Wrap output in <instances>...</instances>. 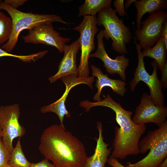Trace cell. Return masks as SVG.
<instances>
[{
  "mask_svg": "<svg viewBox=\"0 0 167 167\" xmlns=\"http://www.w3.org/2000/svg\"><path fill=\"white\" fill-rule=\"evenodd\" d=\"M167 107L164 105L159 106L155 104L149 95L146 93L142 96L139 105L136 107L132 119L137 125L152 122L159 126L166 121Z\"/></svg>",
  "mask_w": 167,
  "mask_h": 167,
  "instance_id": "7c38bea8",
  "label": "cell"
},
{
  "mask_svg": "<svg viewBox=\"0 0 167 167\" xmlns=\"http://www.w3.org/2000/svg\"></svg>",
  "mask_w": 167,
  "mask_h": 167,
  "instance_id": "e575fe53",
  "label": "cell"
},
{
  "mask_svg": "<svg viewBox=\"0 0 167 167\" xmlns=\"http://www.w3.org/2000/svg\"><path fill=\"white\" fill-rule=\"evenodd\" d=\"M167 50L163 37L161 36L152 47L143 49L141 51L142 56L150 57L154 59L157 63L158 68L162 73L167 62Z\"/></svg>",
  "mask_w": 167,
  "mask_h": 167,
  "instance_id": "ac0fdd59",
  "label": "cell"
},
{
  "mask_svg": "<svg viewBox=\"0 0 167 167\" xmlns=\"http://www.w3.org/2000/svg\"><path fill=\"white\" fill-rule=\"evenodd\" d=\"M81 105L86 112L89 111L93 107L101 106L110 108L115 112L116 121L119 127H114L112 156L123 159L127 156H136L140 153L138 144L146 126L145 124L137 125L133 122L131 118L132 111L124 109L109 94L101 101L92 102L84 100Z\"/></svg>",
  "mask_w": 167,
  "mask_h": 167,
  "instance_id": "7a4b0ae2",
  "label": "cell"
},
{
  "mask_svg": "<svg viewBox=\"0 0 167 167\" xmlns=\"http://www.w3.org/2000/svg\"><path fill=\"white\" fill-rule=\"evenodd\" d=\"M48 53L47 50L40 51L38 53L27 55H18L8 53L0 48V57L5 56L13 57L19 58L25 62L35 61L41 58Z\"/></svg>",
  "mask_w": 167,
  "mask_h": 167,
  "instance_id": "7402d4cb",
  "label": "cell"
},
{
  "mask_svg": "<svg viewBox=\"0 0 167 167\" xmlns=\"http://www.w3.org/2000/svg\"><path fill=\"white\" fill-rule=\"evenodd\" d=\"M91 67L92 76L97 78L95 86L97 89V91L93 96L95 101L98 102L102 100L100 97L101 91L105 87L110 88L115 93L121 96L125 95L127 89L125 87L126 84L124 81L109 78L107 74H104L101 69L94 65H91Z\"/></svg>",
  "mask_w": 167,
  "mask_h": 167,
  "instance_id": "9a60e30c",
  "label": "cell"
},
{
  "mask_svg": "<svg viewBox=\"0 0 167 167\" xmlns=\"http://www.w3.org/2000/svg\"><path fill=\"white\" fill-rule=\"evenodd\" d=\"M167 21V13L161 11L150 15L141 21V28L136 30L134 38L139 42L141 49L151 48L161 36L164 24Z\"/></svg>",
  "mask_w": 167,
  "mask_h": 167,
  "instance_id": "9c48e42d",
  "label": "cell"
},
{
  "mask_svg": "<svg viewBox=\"0 0 167 167\" xmlns=\"http://www.w3.org/2000/svg\"><path fill=\"white\" fill-rule=\"evenodd\" d=\"M161 82L163 88L165 90L167 87V62H166L163 69L162 73Z\"/></svg>",
  "mask_w": 167,
  "mask_h": 167,
  "instance_id": "4316f807",
  "label": "cell"
},
{
  "mask_svg": "<svg viewBox=\"0 0 167 167\" xmlns=\"http://www.w3.org/2000/svg\"><path fill=\"white\" fill-rule=\"evenodd\" d=\"M161 36L163 39L165 47L167 49V21L164 24Z\"/></svg>",
  "mask_w": 167,
  "mask_h": 167,
  "instance_id": "f1b7e54d",
  "label": "cell"
},
{
  "mask_svg": "<svg viewBox=\"0 0 167 167\" xmlns=\"http://www.w3.org/2000/svg\"><path fill=\"white\" fill-rule=\"evenodd\" d=\"M11 156V152L3 144L0 137V167H7Z\"/></svg>",
  "mask_w": 167,
  "mask_h": 167,
  "instance_id": "603a6c76",
  "label": "cell"
},
{
  "mask_svg": "<svg viewBox=\"0 0 167 167\" xmlns=\"http://www.w3.org/2000/svg\"><path fill=\"white\" fill-rule=\"evenodd\" d=\"M80 48L79 38L69 45H66L64 48V56L60 61L58 71L54 75L49 77V80L53 83L62 77L71 75L78 76V67L76 63L77 55Z\"/></svg>",
  "mask_w": 167,
  "mask_h": 167,
  "instance_id": "5bb4252c",
  "label": "cell"
},
{
  "mask_svg": "<svg viewBox=\"0 0 167 167\" xmlns=\"http://www.w3.org/2000/svg\"><path fill=\"white\" fill-rule=\"evenodd\" d=\"M0 10L6 11L10 15L12 22L13 29L11 38L1 47L2 49L8 53L15 48L20 32L24 29L28 30L39 24L47 23L58 22L65 24L68 23L58 15L23 12L2 1L0 2Z\"/></svg>",
  "mask_w": 167,
  "mask_h": 167,
  "instance_id": "3957f363",
  "label": "cell"
},
{
  "mask_svg": "<svg viewBox=\"0 0 167 167\" xmlns=\"http://www.w3.org/2000/svg\"><path fill=\"white\" fill-rule=\"evenodd\" d=\"M137 10L136 19V30L141 28L140 23L143 15L146 13L149 15L167 8L166 0H139L134 3Z\"/></svg>",
  "mask_w": 167,
  "mask_h": 167,
  "instance_id": "e0dca14e",
  "label": "cell"
},
{
  "mask_svg": "<svg viewBox=\"0 0 167 167\" xmlns=\"http://www.w3.org/2000/svg\"><path fill=\"white\" fill-rule=\"evenodd\" d=\"M40 142L41 153L56 167H83L88 157L82 142L60 124L45 128Z\"/></svg>",
  "mask_w": 167,
  "mask_h": 167,
  "instance_id": "6da1fadb",
  "label": "cell"
},
{
  "mask_svg": "<svg viewBox=\"0 0 167 167\" xmlns=\"http://www.w3.org/2000/svg\"><path fill=\"white\" fill-rule=\"evenodd\" d=\"M136 0H126L125 2L124 7L126 12L127 13V10L130 5L133 3H134Z\"/></svg>",
  "mask_w": 167,
  "mask_h": 167,
  "instance_id": "f546056e",
  "label": "cell"
},
{
  "mask_svg": "<svg viewBox=\"0 0 167 167\" xmlns=\"http://www.w3.org/2000/svg\"><path fill=\"white\" fill-rule=\"evenodd\" d=\"M157 167H167V158L164 161Z\"/></svg>",
  "mask_w": 167,
  "mask_h": 167,
  "instance_id": "4dcf8cb0",
  "label": "cell"
},
{
  "mask_svg": "<svg viewBox=\"0 0 167 167\" xmlns=\"http://www.w3.org/2000/svg\"><path fill=\"white\" fill-rule=\"evenodd\" d=\"M111 0H85L79 8L78 16H96L102 9L111 6Z\"/></svg>",
  "mask_w": 167,
  "mask_h": 167,
  "instance_id": "d6986e66",
  "label": "cell"
},
{
  "mask_svg": "<svg viewBox=\"0 0 167 167\" xmlns=\"http://www.w3.org/2000/svg\"><path fill=\"white\" fill-rule=\"evenodd\" d=\"M2 136V129L0 125V137H1Z\"/></svg>",
  "mask_w": 167,
  "mask_h": 167,
  "instance_id": "1f68e13d",
  "label": "cell"
},
{
  "mask_svg": "<svg viewBox=\"0 0 167 167\" xmlns=\"http://www.w3.org/2000/svg\"><path fill=\"white\" fill-rule=\"evenodd\" d=\"M2 0H0V2H2Z\"/></svg>",
  "mask_w": 167,
  "mask_h": 167,
  "instance_id": "836d02e7",
  "label": "cell"
},
{
  "mask_svg": "<svg viewBox=\"0 0 167 167\" xmlns=\"http://www.w3.org/2000/svg\"><path fill=\"white\" fill-rule=\"evenodd\" d=\"M124 1V0H114L113 3L116 13L120 16H125L127 15L125 9Z\"/></svg>",
  "mask_w": 167,
  "mask_h": 167,
  "instance_id": "cb8c5ba5",
  "label": "cell"
},
{
  "mask_svg": "<svg viewBox=\"0 0 167 167\" xmlns=\"http://www.w3.org/2000/svg\"><path fill=\"white\" fill-rule=\"evenodd\" d=\"M13 24L11 18L0 11V45L7 41L12 32Z\"/></svg>",
  "mask_w": 167,
  "mask_h": 167,
  "instance_id": "44dd1931",
  "label": "cell"
},
{
  "mask_svg": "<svg viewBox=\"0 0 167 167\" xmlns=\"http://www.w3.org/2000/svg\"><path fill=\"white\" fill-rule=\"evenodd\" d=\"M7 167H12V166H10L9 165Z\"/></svg>",
  "mask_w": 167,
  "mask_h": 167,
  "instance_id": "d6a6232c",
  "label": "cell"
},
{
  "mask_svg": "<svg viewBox=\"0 0 167 167\" xmlns=\"http://www.w3.org/2000/svg\"><path fill=\"white\" fill-rule=\"evenodd\" d=\"M78 32L81 53L78 67V76L84 77L89 74L88 59L91 53L95 49L94 41L96 34L99 30L97 26L96 16H85L79 25L73 28Z\"/></svg>",
  "mask_w": 167,
  "mask_h": 167,
  "instance_id": "52a82bcc",
  "label": "cell"
},
{
  "mask_svg": "<svg viewBox=\"0 0 167 167\" xmlns=\"http://www.w3.org/2000/svg\"><path fill=\"white\" fill-rule=\"evenodd\" d=\"M95 77L88 76L84 77H79L77 75H71L61 78L66 86V89L61 97L54 102L49 105L41 107V111L43 113L51 112L56 114L60 122V125L65 127L63 124L64 117H71L69 111L66 109L65 102L70 90L74 87L81 84L88 85L93 89L92 84L94 82Z\"/></svg>",
  "mask_w": 167,
  "mask_h": 167,
  "instance_id": "8fae6325",
  "label": "cell"
},
{
  "mask_svg": "<svg viewBox=\"0 0 167 167\" xmlns=\"http://www.w3.org/2000/svg\"><path fill=\"white\" fill-rule=\"evenodd\" d=\"M134 42L137 53L138 63L134 73V78L130 82L131 90L134 91L139 82L142 81L148 87L150 92L149 95L155 104L159 106H164V96L162 91V84L157 77V64L154 60L151 63L153 68V71L152 75H149L145 67L140 46L139 43H137L135 38Z\"/></svg>",
  "mask_w": 167,
  "mask_h": 167,
  "instance_id": "8992f818",
  "label": "cell"
},
{
  "mask_svg": "<svg viewBox=\"0 0 167 167\" xmlns=\"http://www.w3.org/2000/svg\"><path fill=\"white\" fill-rule=\"evenodd\" d=\"M29 167H56L49 160L45 159L37 163H31Z\"/></svg>",
  "mask_w": 167,
  "mask_h": 167,
  "instance_id": "d4e9b609",
  "label": "cell"
},
{
  "mask_svg": "<svg viewBox=\"0 0 167 167\" xmlns=\"http://www.w3.org/2000/svg\"><path fill=\"white\" fill-rule=\"evenodd\" d=\"M97 25L104 28V37L110 38L113 50L121 55L127 53V45L132 39L130 28L126 26L122 18L120 19L115 10L111 6L104 8L98 13L96 16Z\"/></svg>",
  "mask_w": 167,
  "mask_h": 167,
  "instance_id": "277c9868",
  "label": "cell"
},
{
  "mask_svg": "<svg viewBox=\"0 0 167 167\" xmlns=\"http://www.w3.org/2000/svg\"><path fill=\"white\" fill-rule=\"evenodd\" d=\"M20 115V109L17 104L0 106L1 138L5 146L11 153L14 148L13 140L23 136L26 132L25 128L19 122Z\"/></svg>",
  "mask_w": 167,
  "mask_h": 167,
  "instance_id": "ba28073f",
  "label": "cell"
},
{
  "mask_svg": "<svg viewBox=\"0 0 167 167\" xmlns=\"http://www.w3.org/2000/svg\"><path fill=\"white\" fill-rule=\"evenodd\" d=\"M103 29L102 28L97 35L96 50L93 53L90 54L89 58L95 57L100 59L103 62L104 66L108 73L111 75L117 74L125 81L126 80L125 71L129 66V59L124 54L118 55L114 59L109 57L105 47Z\"/></svg>",
  "mask_w": 167,
  "mask_h": 167,
  "instance_id": "4fadbf2b",
  "label": "cell"
},
{
  "mask_svg": "<svg viewBox=\"0 0 167 167\" xmlns=\"http://www.w3.org/2000/svg\"><path fill=\"white\" fill-rule=\"evenodd\" d=\"M28 0H5L4 2L13 8L17 9V8L23 5Z\"/></svg>",
  "mask_w": 167,
  "mask_h": 167,
  "instance_id": "484cf974",
  "label": "cell"
},
{
  "mask_svg": "<svg viewBox=\"0 0 167 167\" xmlns=\"http://www.w3.org/2000/svg\"><path fill=\"white\" fill-rule=\"evenodd\" d=\"M97 128L99 135L98 138H95L96 145L94 153L92 156L87 157L83 167H104L113 149L112 147L108 148L109 144L104 141L102 125L101 122H97Z\"/></svg>",
  "mask_w": 167,
  "mask_h": 167,
  "instance_id": "2e32d148",
  "label": "cell"
},
{
  "mask_svg": "<svg viewBox=\"0 0 167 167\" xmlns=\"http://www.w3.org/2000/svg\"><path fill=\"white\" fill-rule=\"evenodd\" d=\"M107 161L109 165L112 167H126L122 165L117 159L111 156L108 159Z\"/></svg>",
  "mask_w": 167,
  "mask_h": 167,
  "instance_id": "83f0119b",
  "label": "cell"
},
{
  "mask_svg": "<svg viewBox=\"0 0 167 167\" xmlns=\"http://www.w3.org/2000/svg\"><path fill=\"white\" fill-rule=\"evenodd\" d=\"M20 140V138H19L15 147L11 153L9 165L13 167H29L31 163L25 156Z\"/></svg>",
  "mask_w": 167,
  "mask_h": 167,
  "instance_id": "ffe728a7",
  "label": "cell"
},
{
  "mask_svg": "<svg viewBox=\"0 0 167 167\" xmlns=\"http://www.w3.org/2000/svg\"><path fill=\"white\" fill-rule=\"evenodd\" d=\"M22 38L25 43L54 47L60 53L63 52L66 43L71 39L61 36L59 32L54 30L51 23L40 24L28 30V34L23 36Z\"/></svg>",
  "mask_w": 167,
  "mask_h": 167,
  "instance_id": "30bf717a",
  "label": "cell"
},
{
  "mask_svg": "<svg viewBox=\"0 0 167 167\" xmlns=\"http://www.w3.org/2000/svg\"><path fill=\"white\" fill-rule=\"evenodd\" d=\"M140 153L148 154L139 161L127 163L126 167H157L167 156V121L149 131L138 144Z\"/></svg>",
  "mask_w": 167,
  "mask_h": 167,
  "instance_id": "5b68a950",
  "label": "cell"
}]
</instances>
